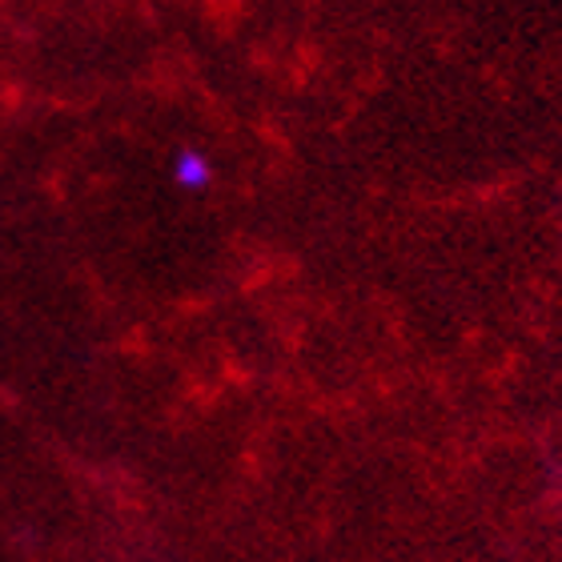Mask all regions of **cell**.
I'll return each instance as SVG.
<instances>
[{
  "mask_svg": "<svg viewBox=\"0 0 562 562\" xmlns=\"http://www.w3.org/2000/svg\"><path fill=\"white\" fill-rule=\"evenodd\" d=\"M169 177H173L177 189L201 193V189L213 186V161L198 149V145H177L173 161H169Z\"/></svg>",
  "mask_w": 562,
  "mask_h": 562,
  "instance_id": "1",
  "label": "cell"
}]
</instances>
